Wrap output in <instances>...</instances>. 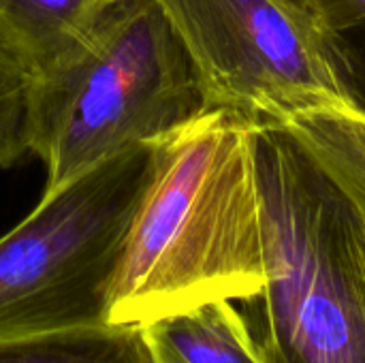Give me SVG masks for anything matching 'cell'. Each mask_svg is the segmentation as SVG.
<instances>
[{
  "label": "cell",
  "mask_w": 365,
  "mask_h": 363,
  "mask_svg": "<svg viewBox=\"0 0 365 363\" xmlns=\"http://www.w3.org/2000/svg\"><path fill=\"white\" fill-rule=\"evenodd\" d=\"M257 126L207 109L152 143L145 190L113 280L107 323L139 327L265 285Z\"/></svg>",
  "instance_id": "6da1fadb"
},
{
  "label": "cell",
  "mask_w": 365,
  "mask_h": 363,
  "mask_svg": "<svg viewBox=\"0 0 365 363\" xmlns=\"http://www.w3.org/2000/svg\"><path fill=\"white\" fill-rule=\"evenodd\" d=\"M263 289L237 302L261 363H365V212L280 126H257Z\"/></svg>",
  "instance_id": "7a4b0ae2"
},
{
  "label": "cell",
  "mask_w": 365,
  "mask_h": 363,
  "mask_svg": "<svg viewBox=\"0 0 365 363\" xmlns=\"http://www.w3.org/2000/svg\"><path fill=\"white\" fill-rule=\"evenodd\" d=\"M207 111L197 71L156 0H120L62 68L30 81L26 145L51 193Z\"/></svg>",
  "instance_id": "3957f363"
},
{
  "label": "cell",
  "mask_w": 365,
  "mask_h": 363,
  "mask_svg": "<svg viewBox=\"0 0 365 363\" xmlns=\"http://www.w3.org/2000/svg\"><path fill=\"white\" fill-rule=\"evenodd\" d=\"M152 145L128 148L68 184L0 237V340L105 327Z\"/></svg>",
  "instance_id": "277c9868"
},
{
  "label": "cell",
  "mask_w": 365,
  "mask_h": 363,
  "mask_svg": "<svg viewBox=\"0 0 365 363\" xmlns=\"http://www.w3.org/2000/svg\"><path fill=\"white\" fill-rule=\"evenodd\" d=\"M182 41L207 109L255 126L310 111H353L334 36L280 0H156Z\"/></svg>",
  "instance_id": "5b68a950"
},
{
  "label": "cell",
  "mask_w": 365,
  "mask_h": 363,
  "mask_svg": "<svg viewBox=\"0 0 365 363\" xmlns=\"http://www.w3.org/2000/svg\"><path fill=\"white\" fill-rule=\"evenodd\" d=\"M120 0H0V49L30 77L71 62Z\"/></svg>",
  "instance_id": "8992f818"
},
{
  "label": "cell",
  "mask_w": 365,
  "mask_h": 363,
  "mask_svg": "<svg viewBox=\"0 0 365 363\" xmlns=\"http://www.w3.org/2000/svg\"><path fill=\"white\" fill-rule=\"evenodd\" d=\"M150 363H261L235 302H210L139 325Z\"/></svg>",
  "instance_id": "52a82bcc"
},
{
  "label": "cell",
  "mask_w": 365,
  "mask_h": 363,
  "mask_svg": "<svg viewBox=\"0 0 365 363\" xmlns=\"http://www.w3.org/2000/svg\"><path fill=\"white\" fill-rule=\"evenodd\" d=\"M0 363H150L139 327L96 329L0 340Z\"/></svg>",
  "instance_id": "ba28073f"
},
{
  "label": "cell",
  "mask_w": 365,
  "mask_h": 363,
  "mask_svg": "<svg viewBox=\"0 0 365 363\" xmlns=\"http://www.w3.org/2000/svg\"><path fill=\"white\" fill-rule=\"evenodd\" d=\"M287 128L365 212V116L355 111H310Z\"/></svg>",
  "instance_id": "9c48e42d"
},
{
  "label": "cell",
  "mask_w": 365,
  "mask_h": 363,
  "mask_svg": "<svg viewBox=\"0 0 365 363\" xmlns=\"http://www.w3.org/2000/svg\"><path fill=\"white\" fill-rule=\"evenodd\" d=\"M30 77L0 49V169L17 165L26 154V107Z\"/></svg>",
  "instance_id": "30bf717a"
},
{
  "label": "cell",
  "mask_w": 365,
  "mask_h": 363,
  "mask_svg": "<svg viewBox=\"0 0 365 363\" xmlns=\"http://www.w3.org/2000/svg\"><path fill=\"white\" fill-rule=\"evenodd\" d=\"M327 36L365 24V0H280Z\"/></svg>",
  "instance_id": "8fae6325"
},
{
  "label": "cell",
  "mask_w": 365,
  "mask_h": 363,
  "mask_svg": "<svg viewBox=\"0 0 365 363\" xmlns=\"http://www.w3.org/2000/svg\"><path fill=\"white\" fill-rule=\"evenodd\" d=\"M346 86L353 98V111L365 116V24L336 34Z\"/></svg>",
  "instance_id": "7c38bea8"
}]
</instances>
